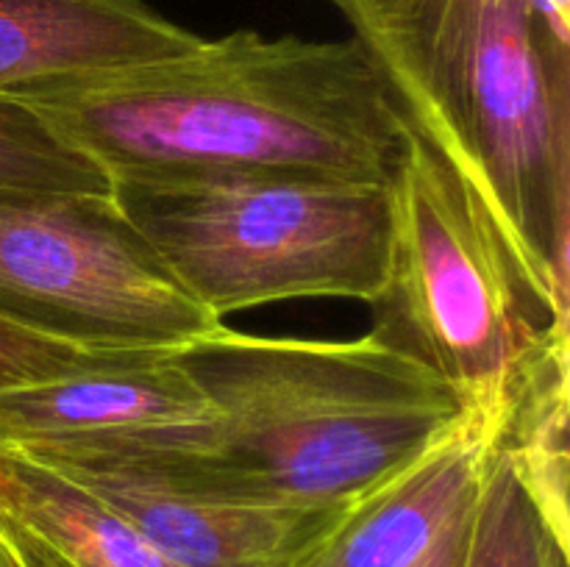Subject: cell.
Returning a JSON list of instances; mask_svg holds the SVG:
<instances>
[{
    "instance_id": "cell-1",
    "label": "cell",
    "mask_w": 570,
    "mask_h": 567,
    "mask_svg": "<svg viewBox=\"0 0 570 567\" xmlns=\"http://www.w3.org/2000/svg\"><path fill=\"white\" fill-rule=\"evenodd\" d=\"M0 100L33 111L109 178L262 170L390 183L404 153V115L354 37L234 31Z\"/></svg>"
},
{
    "instance_id": "cell-2",
    "label": "cell",
    "mask_w": 570,
    "mask_h": 567,
    "mask_svg": "<svg viewBox=\"0 0 570 567\" xmlns=\"http://www.w3.org/2000/svg\"><path fill=\"white\" fill-rule=\"evenodd\" d=\"M176 359L215 420L122 439L215 498L348 509L471 417L449 384L367 334L334 342L223 326Z\"/></svg>"
},
{
    "instance_id": "cell-3",
    "label": "cell",
    "mask_w": 570,
    "mask_h": 567,
    "mask_svg": "<svg viewBox=\"0 0 570 567\" xmlns=\"http://www.w3.org/2000/svg\"><path fill=\"white\" fill-rule=\"evenodd\" d=\"M404 120L568 309L570 42L534 0H328Z\"/></svg>"
},
{
    "instance_id": "cell-4",
    "label": "cell",
    "mask_w": 570,
    "mask_h": 567,
    "mask_svg": "<svg viewBox=\"0 0 570 567\" xmlns=\"http://www.w3.org/2000/svg\"><path fill=\"white\" fill-rule=\"evenodd\" d=\"M390 200L387 270L367 304V337L501 428L534 367L568 342V309L538 287L482 195L410 122Z\"/></svg>"
},
{
    "instance_id": "cell-5",
    "label": "cell",
    "mask_w": 570,
    "mask_h": 567,
    "mask_svg": "<svg viewBox=\"0 0 570 567\" xmlns=\"http://www.w3.org/2000/svg\"><path fill=\"white\" fill-rule=\"evenodd\" d=\"M109 192L209 315L295 298L371 304L387 270L390 183L301 172H128Z\"/></svg>"
},
{
    "instance_id": "cell-6",
    "label": "cell",
    "mask_w": 570,
    "mask_h": 567,
    "mask_svg": "<svg viewBox=\"0 0 570 567\" xmlns=\"http://www.w3.org/2000/svg\"><path fill=\"white\" fill-rule=\"evenodd\" d=\"M0 315L81 348L148 354H178L226 326L111 192H0Z\"/></svg>"
},
{
    "instance_id": "cell-7",
    "label": "cell",
    "mask_w": 570,
    "mask_h": 567,
    "mask_svg": "<svg viewBox=\"0 0 570 567\" xmlns=\"http://www.w3.org/2000/svg\"><path fill=\"white\" fill-rule=\"evenodd\" d=\"M20 456L98 495L178 567H304L351 509L215 498L173 481L122 437Z\"/></svg>"
},
{
    "instance_id": "cell-8",
    "label": "cell",
    "mask_w": 570,
    "mask_h": 567,
    "mask_svg": "<svg viewBox=\"0 0 570 567\" xmlns=\"http://www.w3.org/2000/svg\"><path fill=\"white\" fill-rule=\"evenodd\" d=\"M212 420L215 409L176 354L0 389V450L11 454L195 428Z\"/></svg>"
},
{
    "instance_id": "cell-9",
    "label": "cell",
    "mask_w": 570,
    "mask_h": 567,
    "mask_svg": "<svg viewBox=\"0 0 570 567\" xmlns=\"http://www.w3.org/2000/svg\"><path fill=\"white\" fill-rule=\"evenodd\" d=\"M501 428L471 415L429 454L356 500L304 567H412L476 500Z\"/></svg>"
},
{
    "instance_id": "cell-10",
    "label": "cell",
    "mask_w": 570,
    "mask_h": 567,
    "mask_svg": "<svg viewBox=\"0 0 570 567\" xmlns=\"http://www.w3.org/2000/svg\"><path fill=\"white\" fill-rule=\"evenodd\" d=\"M200 42L145 0H0V98L56 78L170 59Z\"/></svg>"
},
{
    "instance_id": "cell-11",
    "label": "cell",
    "mask_w": 570,
    "mask_h": 567,
    "mask_svg": "<svg viewBox=\"0 0 570 567\" xmlns=\"http://www.w3.org/2000/svg\"><path fill=\"white\" fill-rule=\"evenodd\" d=\"M0 528L28 567H178L65 472L0 450Z\"/></svg>"
},
{
    "instance_id": "cell-12",
    "label": "cell",
    "mask_w": 570,
    "mask_h": 567,
    "mask_svg": "<svg viewBox=\"0 0 570 567\" xmlns=\"http://www.w3.org/2000/svg\"><path fill=\"white\" fill-rule=\"evenodd\" d=\"M570 543L554 531L501 442L473 504L462 567H568Z\"/></svg>"
},
{
    "instance_id": "cell-13",
    "label": "cell",
    "mask_w": 570,
    "mask_h": 567,
    "mask_svg": "<svg viewBox=\"0 0 570 567\" xmlns=\"http://www.w3.org/2000/svg\"><path fill=\"white\" fill-rule=\"evenodd\" d=\"M0 192H109V176L26 106L0 100Z\"/></svg>"
},
{
    "instance_id": "cell-14",
    "label": "cell",
    "mask_w": 570,
    "mask_h": 567,
    "mask_svg": "<svg viewBox=\"0 0 570 567\" xmlns=\"http://www.w3.org/2000/svg\"><path fill=\"white\" fill-rule=\"evenodd\" d=\"M170 354L148 350H95L65 339L45 337L20 322L0 315V389L26 387L48 378L72 376V372L98 370V367L134 365V361L159 359Z\"/></svg>"
},
{
    "instance_id": "cell-15",
    "label": "cell",
    "mask_w": 570,
    "mask_h": 567,
    "mask_svg": "<svg viewBox=\"0 0 570 567\" xmlns=\"http://www.w3.org/2000/svg\"><path fill=\"white\" fill-rule=\"evenodd\" d=\"M473 504H476V500H473ZM473 504L468 506L460 517H454V523L440 534V539L429 548V554L412 567H462L468 548V534H471Z\"/></svg>"
},
{
    "instance_id": "cell-16",
    "label": "cell",
    "mask_w": 570,
    "mask_h": 567,
    "mask_svg": "<svg viewBox=\"0 0 570 567\" xmlns=\"http://www.w3.org/2000/svg\"><path fill=\"white\" fill-rule=\"evenodd\" d=\"M534 3H538L546 22L554 28L557 37L568 39L570 42V0H534Z\"/></svg>"
},
{
    "instance_id": "cell-17",
    "label": "cell",
    "mask_w": 570,
    "mask_h": 567,
    "mask_svg": "<svg viewBox=\"0 0 570 567\" xmlns=\"http://www.w3.org/2000/svg\"><path fill=\"white\" fill-rule=\"evenodd\" d=\"M0 567H28V561L22 559L20 550L14 548V543L6 537L3 528H0Z\"/></svg>"
}]
</instances>
